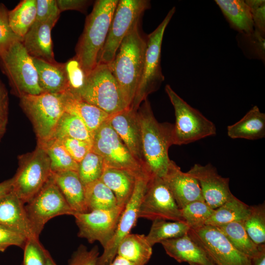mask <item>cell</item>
I'll list each match as a JSON object with an SVG mask.
<instances>
[{
	"instance_id": "cell-1",
	"label": "cell",
	"mask_w": 265,
	"mask_h": 265,
	"mask_svg": "<svg viewBox=\"0 0 265 265\" xmlns=\"http://www.w3.org/2000/svg\"><path fill=\"white\" fill-rule=\"evenodd\" d=\"M137 112L141 129L145 166L152 176L162 178L171 161L168 150L173 145V125L159 123L147 99L141 104Z\"/></svg>"
},
{
	"instance_id": "cell-2",
	"label": "cell",
	"mask_w": 265,
	"mask_h": 265,
	"mask_svg": "<svg viewBox=\"0 0 265 265\" xmlns=\"http://www.w3.org/2000/svg\"><path fill=\"white\" fill-rule=\"evenodd\" d=\"M118 2V0H96L91 12L86 17L74 57L86 76L98 64Z\"/></svg>"
},
{
	"instance_id": "cell-3",
	"label": "cell",
	"mask_w": 265,
	"mask_h": 265,
	"mask_svg": "<svg viewBox=\"0 0 265 265\" xmlns=\"http://www.w3.org/2000/svg\"><path fill=\"white\" fill-rule=\"evenodd\" d=\"M146 46V39L140 34L137 22L122 40L109 65L129 108L141 74Z\"/></svg>"
},
{
	"instance_id": "cell-4",
	"label": "cell",
	"mask_w": 265,
	"mask_h": 265,
	"mask_svg": "<svg viewBox=\"0 0 265 265\" xmlns=\"http://www.w3.org/2000/svg\"><path fill=\"white\" fill-rule=\"evenodd\" d=\"M74 94L109 115L129 108L108 64L98 63Z\"/></svg>"
},
{
	"instance_id": "cell-5",
	"label": "cell",
	"mask_w": 265,
	"mask_h": 265,
	"mask_svg": "<svg viewBox=\"0 0 265 265\" xmlns=\"http://www.w3.org/2000/svg\"><path fill=\"white\" fill-rule=\"evenodd\" d=\"M176 11L175 7L168 12L161 23L146 39L143 67L132 104L137 111L150 94L157 91L164 80L160 65L161 50L164 31Z\"/></svg>"
},
{
	"instance_id": "cell-6",
	"label": "cell",
	"mask_w": 265,
	"mask_h": 265,
	"mask_svg": "<svg viewBox=\"0 0 265 265\" xmlns=\"http://www.w3.org/2000/svg\"><path fill=\"white\" fill-rule=\"evenodd\" d=\"M0 68L7 77L13 93L18 97L43 93L32 58L22 41L16 42L0 54Z\"/></svg>"
},
{
	"instance_id": "cell-7",
	"label": "cell",
	"mask_w": 265,
	"mask_h": 265,
	"mask_svg": "<svg viewBox=\"0 0 265 265\" xmlns=\"http://www.w3.org/2000/svg\"><path fill=\"white\" fill-rule=\"evenodd\" d=\"M165 91L175 111L173 145L187 144L216 134L214 123L187 104L169 84L165 86Z\"/></svg>"
},
{
	"instance_id": "cell-8",
	"label": "cell",
	"mask_w": 265,
	"mask_h": 265,
	"mask_svg": "<svg viewBox=\"0 0 265 265\" xmlns=\"http://www.w3.org/2000/svg\"><path fill=\"white\" fill-rule=\"evenodd\" d=\"M20 106L33 125L37 144L51 139L64 108L61 94L43 93L21 98Z\"/></svg>"
},
{
	"instance_id": "cell-9",
	"label": "cell",
	"mask_w": 265,
	"mask_h": 265,
	"mask_svg": "<svg viewBox=\"0 0 265 265\" xmlns=\"http://www.w3.org/2000/svg\"><path fill=\"white\" fill-rule=\"evenodd\" d=\"M50 160L45 150L35 149L19 157V167L12 177V191L24 204L42 188L50 177Z\"/></svg>"
},
{
	"instance_id": "cell-10",
	"label": "cell",
	"mask_w": 265,
	"mask_h": 265,
	"mask_svg": "<svg viewBox=\"0 0 265 265\" xmlns=\"http://www.w3.org/2000/svg\"><path fill=\"white\" fill-rule=\"evenodd\" d=\"M91 150L103 158L105 167L126 169L139 177L152 176L133 157L108 119L93 133Z\"/></svg>"
},
{
	"instance_id": "cell-11",
	"label": "cell",
	"mask_w": 265,
	"mask_h": 265,
	"mask_svg": "<svg viewBox=\"0 0 265 265\" xmlns=\"http://www.w3.org/2000/svg\"><path fill=\"white\" fill-rule=\"evenodd\" d=\"M25 209L33 234L37 238L46 223L52 218L61 215L73 216L75 213L51 175L39 191L26 203Z\"/></svg>"
},
{
	"instance_id": "cell-12",
	"label": "cell",
	"mask_w": 265,
	"mask_h": 265,
	"mask_svg": "<svg viewBox=\"0 0 265 265\" xmlns=\"http://www.w3.org/2000/svg\"><path fill=\"white\" fill-rule=\"evenodd\" d=\"M150 6L146 0H118L98 64L109 65L112 62L125 36Z\"/></svg>"
},
{
	"instance_id": "cell-13",
	"label": "cell",
	"mask_w": 265,
	"mask_h": 265,
	"mask_svg": "<svg viewBox=\"0 0 265 265\" xmlns=\"http://www.w3.org/2000/svg\"><path fill=\"white\" fill-rule=\"evenodd\" d=\"M188 234L207 252L215 265H251V259L234 247L216 227L205 225L190 229Z\"/></svg>"
},
{
	"instance_id": "cell-14",
	"label": "cell",
	"mask_w": 265,
	"mask_h": 265,
	"mask_svg": "<svg viewBox=\"0 0 265 265\" xmlns=\"http://www.w3.org/2000/svg\"><path fill=\"white\" fill-rule=\"evenodd\" d=\"M138 218L183 221L181 209L162 178L153 176L149 180L139 206Z\"/></svg>"
},
{
	"instance_id": "cell-15",
	"label": "cell",
	"mask_w": 265,
	"mask_h": 265,
	"mask_svg": "<svg viewBox=\"0 0 265 265\" xmlns=\"http://www.w3.org/2000/svg\"><path fill=\"white\" fill-rule=\"evenodd\" d=\"M124 209L95 210L74 214L79 228L78 237L90 243L96 241L105 248L113 237Z\"/></svg>"
},
{
	"instance_id": "cell-16",
	"label": "cell",
	"mask_w": 265,
	"mask_h": 265,
	"mask_svg": "<svg viewBox=\"0 0 265 265\" xmlns=\"http://www.w3.org/2000/svg\"><path fill=\"white\" fill-rule=\"evenodd\" d=\"M152 176L137 178L131 198L125 206L119 219L115 234L99 256L97 265H108L117 255L121 241L130 234L138 218L139 208L149 180Z\"/></svg>"
},
{
	"instance_id": "cell-17",
	"label": "cell",
	"mask_w": 265,
	"mask_h": 265,
	"mask_svg": "<svg viewBox=\"0 0 265 265\" xmlns=\"http://www.w3.org/2000/svg\"><path fill=\"white\" fill-rule=\"evenodd\" d=\"M186 173L197 180L205 203L212 209H217L233 195L229 188V179L219 175L210 163L195 164Z\"/></svg>"
},
{
	"instance_id": "cell-18",
	"label": "cell",
	"mask_w": 265,
	"mask_h": 265,
	"mask_svg": "<svg viewBox=\"0 0 265 265\" xmlns=\"http://www.w3.org/2000/svg\"><path fill=\"white\" fill-rule=\"evenodd\" d=\"M137 111L128 108L110 115L108 120L133 157L146 168L141 129Z\"/></svg>"
},
{
	"instance_id": "cell-19",
	"label": "cell",
	"mask_w": 265,
	"mask_h": 265,
	"mask_svg": "<svg viewBox=\"0 0 265 265\" xmlns=\"http://www.w3.org/2000/svg\"><path fill=\"white\" fill-rule=\"evenodd\" d=\"M162 178L180 209L194 201H205L197 180L183 172L173 160Z\"/></svg>"
},
{
	"instance_id": "cell-20",
	"label": "cell",
	"mask_w": 265,
	"mask_h": 265,
	"mask_svg": "<svg viewBox=\"0 0 265 265\" xmlns=\"http://www.w3.org/2000/svg\"><path fill=\"white\" fill-rule=\"evenodd\" d=\"M60 15L53 16L42 21H35L24 36L23 44L33 58L56 62L53 51L51 30Z\"/></svg>"
},
{
	"instance_id": "cell-21",
	"label": "cell",
	"mask_w": 265,
	"mask_h": 265,
	"mask_svg": "<svg viewBox=\"0 0 265 265\" xmlns=\"http://www.w3.org/2000/svg\"><path fill=\"white\" fill-rule=\"evenodd\" d=\"M0 224L26 238L36 237L27 217L25 204L12 191L0 198Z\"/></svg>"
},
{
	"instance_id": "cell-22",
	"label": "cell",
	"mask_w": 265,
	"mask_h": 265,
	"mask_svg": "<svg viewBox=\"0 0 265 265\" xmlns=\"http://www.w3.org/2000/svg\"><path fill=\"white\" fill-rule=\"evenodd\" d=\"M160 243L166 254L178 262L215 265L207 252L188 235L166 239Z\"/></svg>"
},
{
	"instance_id": "cell-23",
	"label": "cell",
	"mask_w": 265,
	"mask_h": 265,
	"mask_svg": "<svg viewBox=\"0 0 265 265\" xmlns=\"http://www.w3.org/2000/svg\"><path fill=\"white\" fill-rule=\"evenodd\" d=\"M64 111L79 118L93 136V133L110 116L96 106L82 100L67 90L61 93Z\"/></svg>"
},
{
	"instance_id": "cell-24",
	"label": "cell",
	"mask_w": 265,
	"mask_h": 265,
	"mask_svg": "<svg viewBox=\"0 0 265 265\" xmlns=\"http://www.w3.org/2000/svg\"><path fill=\"white\" fill-rule=\"evenodd\" d=\"M32 58L39 85L43 93L61 94L69 89L65 63Z\"/></svg>"
},
{
	"instance_id": "cell-25",
	"label": "cell",
	"mask_w": 265,
	"mask_h": 265,
	"mask_svg": "<svg viewBox=\"0 0 265 265\" xmlns=\"http://www.w3.org/2000/svg\"><path fill=\"white\" fill-rule=\"evenodd\" d=\"M138 178L126 169L105 167L100 180L112 191L117 206L124 209L132 196Z\"/></svg>"
},
{
	"instance_id": "cell-26",
	"label": "cell",
	"mask_w": 265,
	"mask_h": 265,
	"mask_svg": "<svg viewBox=\"0 0 265 265\" xmlns=\"http://www.w3.org/2000/svg\"><path fill=\"white\" fill-rule=\"evenodd\" d=\"M51 176L70 208L76 213L88 212L85 188L78 172L52 173Z\"/></svg>"
},
{
	"instance_id": "cell-27",
	"label": "cell",
	"mask_w": 265,
	"mask_h": 265,
	"mask_svg": "<svg viewBox=\"0 0 265 265\" xmlns=\"http://www.w3.org/2000/svg\"><path fill=\"white\" fill-rule=\"evenodd\" d=\"M227 134L232 139L263 138L265 136V114L254 106L239 121L228 126Z\"/></svg>"
},
{
	"instance_id": "cell-28",
	"label": "cell",
	"mask_w": 265,
	"mask_h": 265,
	"mask_svg": "<svg viewBox=\"0 0 265 265\" xmlns=\"http://www.w3.org/2000/svg\"><path fill=\"white\" fill-rule=\"evenodd\" d=\"M215 2L231 26L239 34H248L254 31L251 11L245 0H216Z\"/></svg>"
},
{
	"instance_id": "cell-29",
	"label": "cell",
	"mask_w": 265,
	"mask_h": 265,
	"mask_svg": "<svg viewBox=\"0 0 265 265\" xmlns=\"http://www.w3.org/2000/svg\"><path fill=\"white\" fill-rule=\"evenodd\" d=\"M153 253L152 246L143 234H129L119 244L117 255L136 265H146Z\"/></svg>"
},
{
	"instance_id": "cell-30",
	"label": "cell",
	"mask_w": 265,
	"mask_h": 265,
	"mask_svg": "<svg viewBox=\"0 0 265 265\" xmlns=\"http://www.w3.org/2000/svg\"><path fill=\"white\" fill-rule=\"evenodd\" d=\"M250 206L234 195L220 207L214 210L205 225L217 227L231 222H243L248 216Z\"/></svg>"
},
{
	"instance_id": "cell-31",
	"label": "cell",
	"mask_w": 265,
	"mask_h": 265,
	"mask_svg": "<svg viewBox=\"0 0 265 265\" xmlns=\"http://www.w3.org/2000/svg\"><path fill=\"white\" fill-rule=\"evenodd\" d=\"M216 227L234 247L250 259L257 256L265 246H258L251 240L245 230L243 222H233Z\"/></svg>"
},
{
	"instance_id": "cell-32",
	"label": "cell",
	"mask_w": 265,
	"mask_h": 265,
	"mask_svg": "<svg viewBox=\"0 0 265 265\" xmlns=\"http://www.w3.org/2000/svg\"><path fill=\"white\" fill-rule=\"evenodd\" d=\"M36 0H23L8 11L9 26L13 32L24 36L36 21Z\"/></svg>"
},
{
	"instance_id": "cell-33",
	"label": "cell",
	"mask_w": 265,
	"mask_h": 265,
	"mask_svg": "<svg viewBox=\"0 0 265 265\" xmlns=\"http://www.w3.org/2000/svg\"><path fill=\"white\" fill-rule=\"evenodd\" d=\"M84 188L88 212L111 210L118 207L112 191L100 180L84 186Z\"/></svg>"
},
{
	"instance_id": "cell-34",
	"label": "cell",
	"mask_w": 265,
	"mask_h": 265,
	"mask_svg": "<svg viewBox=\"0 0 265 265\" xmlns=\"http://www.w3.org/2000/svg\"><path fill=\"white\" fill-rule=\"evenodd\" d=\"M37 145L41 147L48 155L52 173L67 171L78 172L79 163L72 158L59 140L51 138Z\"/></svg>"
},
{
	"instance_id": "cell-35",
	"label": "cell",
	"mask_w": 265,
	"mask_h": 265,
	"mask_svg": "<svg viewBox=\"0 0 265 265\" xmlns=\"http://www.w3.org/2000/svg\"><path fill=\"white\" fill-rule=\"evenodd\" d=\"M189 229L183 221L156 219L153 221L150 231L146 237L153 247L163 240L183 236L188 233Z\"/></svg>"
},
{
	"instance_id": "cell-36",
	"label": "cell",
	"mask_w": 265,
	"mask_h": 265,
	"mask_svg": "<svg viewBox=\"0 0 265 265\" xmlns=\"http://www.w3.org/2000/svg\"><path fill=\"white\" fill-rule=\"evenodd\" d=\"M69 137L92 143L93 136L84 123L77 116L64 112L57 124L52 138Z\"/></svg>"
},
{
	"instance_id": "cell-37",
	"label": "cell",
	"mask_w": 265,
	"mask_h": 265,
	"mask_svg": "<svg viewBox=\"0 0 265 265\" xmlns=\"http://www.w3.org/2000/svg\"><path fill=\"white\" fill-rule=\"evenodd\" d=\"M245 230L251 240L257 245H265V204L250 207V212L243 221Z\"/></svg>"
},
{
	"instance_id": "cell-38",
	"label": "cell",
	"mask_w": 265,
	"mask_h": 265,
	"mask_svg": "<svg viewBox=\"0 0 265 265\" xmlns=\"http://www.w3.org/2000/svg\"><path fill=\"white\" fill-rule=\"evenodd\" d=\"M105 165L103 158L92 150L79 163L78 173L84 186L100 179Z\"/></svg>"
},
{
	"instance_id": "cell-39",
	"label": "cell",
	"mask_w": 265,
	"mask_h": 265,
	"mask_svg": "<svg viewBox=\"0 0 265 265\" xmlns=\"http://www.w3.org/2000/svg\"><path fill=\"white\" fill-rule=\"evenodd\" d=\"M214 211L205 201H196L189 203L181 209L182 219L189 227L194 229L205 225Z\"/></svg>"
},
{
	"instance_id": "cell-40",
	"label": "cell",
	"mask_w": 265,
	"mask_h": 265,
	"mask_svg": "<svg viewBox=\"0 0 265 265\" xmlns=\"http://www.w3.org/2000/svg\"><path fill=\"white\" fill-rule=\"evenodd\" d=\"M239 37L238 42L244 53H247L251 58L265 61V35L254 30L248 34H239Z\"/></svg>"
},
{
	"instance_id": "cell-41",
	"label": "cell",
	"mask_w": 265,
	"mask_h": 265,
	"mask_svg": "<svg viewBox=\"0 0 265 265\" xmlns=\"http://www.w3.org/2000/svg\"><path fill=\"white\" fill-rule=\"evenodd\" d=\"M6 6L0 3V54L7 51L14 43L23 42V39L16 34L11 28Z\"/></svg>"
},
{
	"instance_id": "cell-42",
	"label": "cell",
	"mask_w": 265,
	"mask_h": 265,
	"mask_svg": "<svg viewBox=\"0 0 265 265\" xmlns=\"http://www.w3.org/2000/svg\"><path fill=\"white\" fill-rule=\"evenodd\" d=\"M23 265H46L47 250L36 237L27 238L24 247Z\"/></svg>"
},
{
	"instance_id": "cell-43",
	"label": "cell",
	"mask_w": 265,
	"mask_h": 265,
	"mask_svg": "<svg viewBox=\"0 0 265 265\" xmlns=\"http://www.w3.org/2000/svg\"><path fill=\"white\" fill-rule=\"evenodd\" d=\"M65 65L69 85L68 90L76 93L83 86L86 75L74 57L65 63Z\"/></svg>"
},
{
	"instance_id": "cell-44",
	"label": "cell",
	"mask_w": 265,
	"mask_h": 265,
	"mask_svg": "<svg viewBox=\"0 0 265 265\" xmlns=\"http://www.w3.org/2000/svg\"><path fill=\"white\" fill-rule=\"evenodd\" d=\"M57 139L61 142L72 158L78 163L92 149V143L87 141L69 137Z\"/></svg>"
},
{
	"instance_id": "cell-45",
	"label": "cell",
	"mask_w": 265,
	"mask_h": 265,
	"mask_svg": "<svg viewBox=\"0 0 265 265\" xmlns=\"http://www.w3.org/2000/svg\"><path fill=\"white\" fill-rule=\"evenodd\" d=\"M99 251L97 245L90 250L80 245L72 254L67 265H97Z\"/></svg>"
},
{
	"instance_id": "cell-46",
	"label": "cell",
	"mask_w": 265,
	"mask_h": 265,
	"mask_svg": "<svg viewBox=\"0 0 265 265\" xmlns=\"http://www.w3.org/2000/svg\"><path fill=\"white\" fill-rule=\"evenodd\" d=\"M249 6L254 24V30L265 35V0H245Z\"/></svg>"
},
{
	"instance_id": "cell-47",
	"label": "cell",
	"mask_w": 265,
	"mask_h": 265,
	"mask_svg": "<svg viewBox=\"0 0 265 265\" xmlns=\"http://www.w3.org/2000/svg\"><path fill=\"white\" fill-rule=\"evenodd\" d=\"M27 239L21 234L0 224V252H4L12 245L23 249Z\"/></svg>"
},
{
	"instance_id": "cell-48",
	"label": "cell",
	"mask_w": 265,
	"mask_h": 265,
	"mask_svg": "<svg viewBox=\"0 0 265 265\" xmlns=\"http://www.w3.org/2000/svg\"><path fill=\"white\" fill-rule=\"evenodd\" d=\"M56 0H36L35 21H45L53 16L60 15Z\"/></svg>"
},
{
	"instance_id": "cell-49",
	"label": "cell",
	"mask_w": 265,
	"mask_h": 265,
	"mask_svg": "<svg viewBox=\"0 0 265 265\" xmlns=\"http://www.w3.org/2000/svg\"><path fill=\"white\" fill-rule=\"evenodd\" d=\"M57 5L60 12L68 10L80 11L84 10L89 1L84 0H57Z\"/></svg>"
},
{
	"instance_id": "cell-50",
	"label": "cell",
	"mask_w": 265,
	"mask_h": 265,
	"mask_svg": "<svg viewBox=\"0 0 265 265\" xmlns=\"http://www.w3.org/2000/svg\"><path fill=\"white\" fill-rule=\"evenodd\" d=\"M8 97L6 87L0 79V119H7Z\"/></svg>"
},
{
	"instance_id": "cell-51",
	"label": "cell",
	"mask_w": 265,
	"mask_h": 265,
	"mask_svg": "<svg viewBox=\"0 0 265 265\" xmlns=\"http://www.w3.org/2000/svg\"><path fill=\"white\" fill-rule=\"evenodd\" d=\"M12 191V178L0 183V198Z\"/></svg>"
},
{
	"instance_id": "cell-52",
	"label": "cell",
	"mask_w": 265,
	"mask_h": 265,
	"mask_svg": "<svg viewBox=\"0 0 265 265\" xmlns=\"http://www.w3.org/2000/svg\"><path fill=\"white\" fill-rule=\"evenodd\" d=\"M251 259V265H265V246H264L259 254Z\"/></svg>"
},
{
	"instance_id": "cell-53",
	"label": "cell",
	"mask_w": 265,
	"mask_h": 265,
	"mask_svg": "<svg viewBox=\"0 0 265 265\" xmlns=\"http://www.w3.org/2000/svg\"><path fill=\"white\" fill-rule=\"evenodd\" d=\"M108 265H136L134 263L127 260V259L116 255L112 261Z\"/></svg>"
},
{
	"instance_id": "cell-54",
	"label": "cell",
	"mask_w": 265,
	"mask_h": 265,
	"mask_svg": "<svg viewBox=\"0 0 265 265\" xmlns=\"http://www.w3.org/2000/svg\"><path fill=\"white\" fill-rule=\"evenodd\" d=\"M7 119H0V140L5 132Z\"/></svg>"
},
{
	"instance_id": "cell-55",
	"label": "cell",
	"mask_w": 265,
	"mask_h": 265,
	"mask_svg": "<svg viewBox=\"0 0 265 265\" xmlns=\"http://www.w3.org/2000/svg\"><path fill=\"white\" fill-rule=\"evenodd\" d=\"M46 265H56L48 251L46 253Z\"/></svg>"
},
{
	"instance_id": "cell-56",
	"label": "cell",
	"mask_w": 265,
	"mask_h": 265,
	"mask_svg": "<svg viewBox=\"0 0 265 265\" xmlns=\"http://www.w3.org/2000/svg\"><path fill=\"white\" fill-rule=\"evenodd\" d=\"M189 265H199L198 264H193V263H189Z\"/></svg>"
}]
</instances>
